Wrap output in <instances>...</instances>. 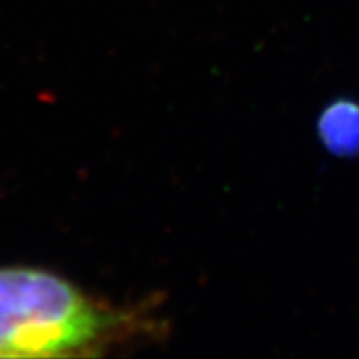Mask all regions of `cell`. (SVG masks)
Masks as SVG:
<instances>
[{"mask_svg": "<svg viewBox=\"0 0 359 359\" xmlns=\"http://www.w3.org/2000/svg\"><path fill=\"white\" fill-rule=\"evenodd\" d=\"M317 133L330 154L336 156L359 154V103L337 100L328 104L319 116Z\"/></svg>", "mask_w": 359, "mask_h": 359, "instance_id": "7a4b0ae2", "label": "cell"}, {"mask_svg": "<svg viewBox=\"0 0 359 359\" xmlns=\"http://www.w3.org/2000/svg\"><path fill=\"white\" fill-rule=\"evenodd\" d=\"M160 330L149 310L114 306L52 269L0 268V358H101Z\"/></svg>", "mask_w": 359, "mask_h": 359, "instance_id": "6da1fadb", "label": "cell"}]
</instances>
